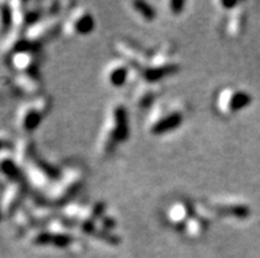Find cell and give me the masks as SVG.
<instances>
[{
	"label": "cell",
	"instance_id": "4",
	"mask_svg": "<svg viewBox=\"0 0 260 258\" xmlns=\"http://www.w3.org/2000/svg\"><path fill=\"white\" fill-rule=\"evenodd\" d=\"M94 28V17L85 7H78L69 13L62 24V30L66 36L79 37L91 33Z\"/></svg>",
	"mask_w": 260,
	"mask_h": 258
},
{
	"label": "cell",
	"instance_id": "15",
	"mask_svg": "<svg viewBox=\"0 0 260 258\" xmlns=\"http://www.w3.org/2000/svg\"><path fill=\"white\" fill-rule=\"evenodd\" d=\"M11 23H12V12H11V10L2 8L0 10V33L7 30Z\"/></svg>",
	"mask_w": 260,
	"mask_h": 258
},
{
	"label": "cell",
	"instance_id": "13",
	"mask_svg": "<svg viewBox=\"0 0 260 258\" xmlns=\"http://www.w3.org/2000/svg\"><path fill=\"white\" fill-rule=\"evenodd\" d=\"M243 21H244V17L242 16L241 11L238 10L234 15H231L229 17V21L226 23V33H228L229 36L231 37H237L239 33L242 32L243 29Z\"/></svg>",
	"mask_w": 260,
	"mask_h": 258
},
{
	"label": "cell",
	"instance_id": "2",
	"mask_svg": "<svg viewBox=\"0 0 260 258\" xmlns=\"http://www.w3.org/2000/svg\"><path fill=\"white\" fill-rule=\"evenodd\" d=\"M184 119V109L175 103L158 105L149 115L147 128L151 134H161L176 129Z\"/></svg>",
	"mask_w": 260,
	"mask_h": 258
},
{
	"label": "cell",
	"instance_id": "14",
	"mask_svg": "<svg viewBox=\"0 0 260 258\" xmlns=\"http://www.w3.org/2000/svg\"><path fill=\"white\" fill-rule=\"evenodd\" d=\"M131 7L134 8L135 16L139 19L144 20V21H151V20L155 19V10L151 8L148 3H134L131 4Z\"/></svg>",
	"mask_w": 260,
	"mask_h": 258
},
{
	"label": "cell",
	"instance_id": "7",
	"mask_svg": "<svg viewBox=\"0 0 260 258\" xmlns=\"http://www.w3.org/2000/svg\"><path fill=\"white\" fill-rule=\"evenodd\" d=\"M131 71V65L123 58L111 61L103 70V82L109 87L120 88L128 82Z\"/></svg>",
	"mask_w": 260,
	"mask_h": 258
},
{
	"label": "cell",
	"instance_id": "16",
	"mask_svg": "<svg viewBox=\"0 0 260 258\" xmlns=\"http://www.w3.org/2000/svg\"><path fill=\"white\" fill-rule=\"evenodd\" d=\"M167 6L169 7V11L168 12L171 13L172 16H176V15H178V13L181 12V7H184V3H173V2H171V3H168Z\"/></svg>",
	"mask_w": 260,
	"mask_h": 258
},
{
	"label": "cell",
	"instance_id": "1",
	"mask_svg": "<svg viewBox=\"0 0 260 258\" xmlns=\"http://www.w3.org/2000/svg\"><path fill=\"white\" fill-rule=\"evenodd\" d=\"M128 137V121L127 111L123 104H111L106 115L102 132L98 140V152L101 156L107 157L114 153L116 148L123 144Z\"/></svg>",
	"mask_w": 260,
	"mask_h": 258
},
{
	"label": "cell",
	"instance_id": "8",
	"mask_svg": "<svg viewBox=\"0 0 260 258\" xmlns=\"http://www.w3.org/2000/svg\"><path fill=\"white\" fill-rule=\"evenodd\" d=\"M193 217V204L188 200H176L167 211V220L176 228H185L189 220Z\"/></svg>",
	"mask_w": 260,
	"mask_h": 258
},
{
	"label": "cell",
	"instance_id": "11",
	"mask_svg": "<svg viewBox=\"0 0 260 258\" xmlns=\"http://www.w3.org/2000/svg\"><path fill=\"white\" fill-rule=\"evenodd\" d=\"M56 20H44V21H39L30 28L29 37L35 40L45 39L46 36L49 37L52 32L56 30Z\"/></svg>",
	"mask_w": 260,
	"mask_h": 258
},
{
	"label": "cell",
	"instance_id": "12",
	"mask_svg": "<svg viewBox=\"0 0 260 258\" xmlns=\"http://www.w3.org/2000/svg\"><path fill=\"white\" fill-rule=\"evenodd\" d=\"M21 193H23V189H21L19 183H13L12 186H10V189L7 190V194L4 195L3 202H2V208H13L20 200V198H21Z\"/></svg>",
	"mask_w": 260,
	"mask_h": 258
},
{
	"label": "cell",
	"instance_id": "5",
	"mask_svg": "<svg viewBox=\"0 0 260 258\" xmlns=\"http://www.w3.org/2000/svg\"><path fill=\"white\" fill-rule=\"evenodd\" d=\"M49 100L46 98H40L24 104L17 114V125L24 132L33 131L41 123L44 115L48 112Z\"/></svg>",
	"mask_w": 260,
	"mask_h": 258
},
{
	"label": "cell",
	"instance_id": "9",
	"mask_svg": "<svg viewBox=\"0 0 260 258\" xmlns=\"http://www.w3.org/2000/svg\"><path fill=\"white\" fill-rule=\"evenodd\" d=\"M208 227L209 219L205 215L200 213V215H193V217L185 226L184 231L186 236H189L190 239H198V237H201L206 232Z\"/></svg>",
	"mask_w": 260,
	"mask_h": 258
},
{
	"label": "cell",
	"instance_id": "10",
	"mask_svg": "<svg viewBox=\"0 0 260 258\" xmlns=\"http://www.w3.org/2000/svg\"><path fill=\"white\" fill-rule=\"evenodd\" d=\"M157 95V88L156 85L151 82H144V85H140L135 91V104L138 107L148 105L152 100H155Z\"/></svg>",
	"mask_w": 260,
	"mask_h": 258
},
{
	"label": "cell",
	"instance_id": "3",
	"mask_svg": "<svg viewBox=\"0 0 260 258\" xmlns=\"http://www.w3.org/2000/svg\"><path fill=\"white\" fill-rule=\"evenodd\" d=\"M251 103V95L242 88L228 86L222 88L215 96V111L221 116L230 118L233 115L241 112L243 108Z\"/></svg>",
	"mask_w": 260,
	"mask_h": 258
},
{
	"label": "cell",
	"instance_id": "6",
	"mask_svg": "<svg viewBox=\"0 0 260 258\" xmlns=\"http://www.w3.org/2000/svg\"><path fill=\"white\" fill-rule=\"evenodd\" d=\"M83 182V171L81 167L72 166L66 169L62 176L59 178L56 186L52 190V198L56 200L65 199L68 196H72L76 194L78 189Z\"/></svg>",
	"mask_w": 260,
	"mask_h": 258
}]
</instances>
